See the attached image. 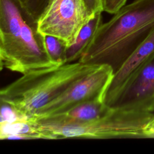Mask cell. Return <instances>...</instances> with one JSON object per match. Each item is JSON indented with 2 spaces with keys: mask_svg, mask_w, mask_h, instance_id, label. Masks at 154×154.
<instances>
[{
  "mask_svg": "<svg viewBox=\"0 0 154 154\" xmlns=\"http://www.w3.org/2000/svg\"><path fill=\"white\" fill-rule=\"evenodd\" d=\"M45 45L52 60L57 66L67 63L66 44L61 40L50 35L44 36Z\"/></svg>",
  "mask_w": 154,
  "mask_h": 154,
  "instance_id": "cell-11",
  "label": "cell"
},
{
  "mask_svg": "<svg viewBox=\"0 0 154 154\" xmlns=\"http://www.w3.org/2000/svg\"><path fill=\"white\" fill-rule=\"evenodd\" d=\"M103 9L109 14H114L123 7L128 0H102Z\"/></svg>",
  "mask_w": 154,
  "mask_h": 154,
  "instance_id": "cell-13",
  "label": "cell"
},
{
  "mask_svg": "<svg viewBox=\"0 0 154 154\" xmlns=\"http://www.w3.org/2000/svg\"><path fill=\"white\" fill-rule=\"evenodd\" d=\"M153 116V113L112 107L103 117L82 123L42 125L29 119L45 140L146 138L144 129Z\"/></svg>",
  "mask_w": 154,
  "mask_h": 154,
  "instance_id": "cell-4",
  "label": "cell"
},
{
  "mask_svg": "<svg viewBox=\"0 0 154 154\" xmlns=\"http://www.w3.org/2000/svg\"><path fill=\"white\" fill-rule=\"evenodd\" d=\"M153 52H154V31L114 73L105 96L104 102L107 105L112 106L130 76Z\"/></svg>",
  "mask_w": 154,
  "mask_h": 154,
  "instance_id": "cell-8",
  "label": "cell"
},
{
  "mask_svg": "<svg viewBox=\"0 0 154 154\" xmlns=\"http://www.w3.org/2000/svg\"><path fill=\"white\" fill-rule=\"evenodd\" d=\"M94 15L88 11L83 0H51L37 22V31L43 36L61 40L68 48Z\"/></svg>",
  "mask_w": 154,
  "mask_h": 154,
  "instance_id": "cell-5",
  "label": "cell"
},
{
  "mask_svg": "<svg viewBox=\"0 0 154 154\" xmlns=\"http://www.w3.org/2000/svg\"><path fill=\"white\" fill-rule=\"evenodd\" d=\"M23 11L37 23L51 0H14Z\"/></svg>",
  "mask_w": 154,
  "mask_h": 154,
  "instance_id": "cell-12",
  "label": "cell"
},
{
  "mask_svg": "<svg viewBox=\"0 0 154 154\" xmlns=\"http://www.w3.org/2000/svg\"><path fill=\"white\" fill-rule=\"evenodd\" d=\"M102 23V12L94 14L81 29L74 43L67 48V63L76 62L79 60L87 46Z\"/></svg>",
  "mask_w": 154,
  "mask_h": 154,
  "instance_id": "cell-10",
  "label": "cell"
},
{
  "mask_svg": "<svg viewBox=\"0 0 154 154\" xmlns=\"http://www.w3.org/2000/svg\"><path fill=\"white\" fill-rule=\"evenodd\" d=\"M111 107L154 114V52L130 76Z\"/></svg>",
  "mask_w": 154,
  "mask_h": 154,
  "instance_id": "cell-7",
  "label": "cell"
},
{
  "mask_svg": "<svg viewBox=\"0 0 154 154\" xmlns=\"http://www.w3.org/2000/svg\"><path fill=\"white\" fill-rule=\"evenodd\" d=\"M112 109L103 101L88 102L80 104L71 109L57 115L30 119L42 125H61L82 123L103 117Z\"/></svg>",
  "mask_w": 154,
  "mask_h": 154,
  "instance_id": "cell-9",
  "label": "cell"
},
{
  "mask_svg": "<svg viewBox=\"0 0 154 154\" xmlns=\"http://www.w3.org/2000/svg\"><path fill=\"white\" fill-rule=\"evenodd\" d=\"M88 11L92 14L103 11L102 0H83Z\"/></svg>",
  "mask_w": 154,
  "mask_h": 154,
  "instance_id": "cell-14",
  "label": "cell"
},
{
  "mask_svg": "<svg viewBox=\"0 0 154 154\" xmlns=\"http://www.w3.org/2000/svg\"><path fill=\"white\" fill-rule=\"evenodd\" d=\"M153 31L154 0H135L100 25L78 61L106 64L114 73Z\"/></svg>",
  "mask_w": 154,
  "mask_h": 154,
  "instance_id": "cell-1",
  "label": "cell"
},
{
  "mask_svg": "<svg viewBox=\"0 0 154 154\" xmlns=\"http://www.w3.org/2000/svg\"><path fill=\"white\" fill-rule=\"evenodd\" d=\"M100 65L76 61L23 74L1 88V103H6L29 119L51 101Z\"/></svg>",
  "mask_w": 154,
  "mask_h": 154,
  "instance_id": "cell-3",
  "label": "cell"
},
{
  "mask_svg": "<svg viewBox=\"0 0 154 154\" xmlns=\"http://www.w3.org/2000/svg\"><path fill=\"white\" fill-rule=\"evenodd\" d=\"M113 76L114 71L109 66L100 65L96 70L77 81L64 92L41 108L31 118L59 114L85 102H104Z\"/></svg>",
  "mask_w": 154,
  "mask_h": 154,
  "instance_id": "cell-6",
  "label": "cell"
},
{
  "mask_svg": "<svg viewBox=\"0 0 154 154\" xmlns=\"http://www.w3.org/2000/svg\"><path fill=\"white\" fill-rule=\"evenodd\" d=\"M144 134L146 138H154V116L152 120L146 126Z\"/></svg>",
  "mask_w": 154,
  "mask_h": 154,
  "instance_id": "cell-15",
  "label": "cell"
},
{
  "mask_svg": "<svg viewBox=\"0 0 154 154\" xmlns=\"http://www.w3.org/2000/svg\"><path fill=\"white\" fill-rule=\"evenodd\" d=\"M1 69L22 75L59 66L51 58L37 23L14 0H0Z\"/></svg>",
  "mask_w": 154,
  "mask_h": 154,
  "instance_id": "cell-2",
  "label": "cell"
}]
</instances>
